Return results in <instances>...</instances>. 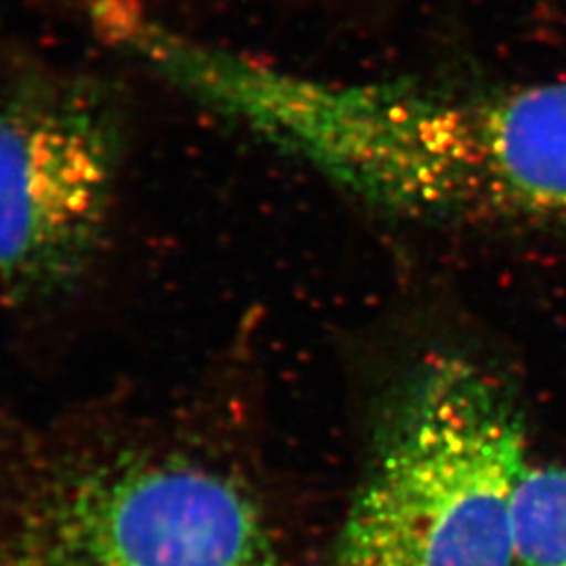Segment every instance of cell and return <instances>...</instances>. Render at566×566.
Instances as JSON below:
<instances>
[{
  "label": "cell",
  "instance_id": "obj_4",
  "mask_svg": "<svg viewBox=\"0 0 566 566\" xmlns=\"http://www.w3.org/2000/svg\"><path fill=\"white\" fill-rule=\"evenodd\" d=\"M122 160L120 122L86 82L23 84L0 103V296H72L102 256Z\"/></svg>",
  "mask_w": 566,
  "mask_h": 566
},
{
  "label": "cell",
  "instance_id": "obj_1",
  "mask_svg": "<svg viewBox=\"0 0 566 566\" xmlns=\"http://www.w3.org/2000/svg\"><path fill=\"white\" fill-rule=\"evenodd\" d=\"M124 44L376 208L472 223L566 219V81L453 88L313 78L147 18Z\"/></svg>",
  "mask_w": 566,
  "mask_h": 566
},
{
  "label": "cell",
  "instance_id": "obj_2",
  "mask_svg": "<svg viewBox=\"0 0 566 566\" xmlns=\"http://www.w3.org/2000/svg\"><path fill=\"white\" fill-rule=\"evenodd\" d=\"M0 566H290L227 453L139 426L0 430Z\"/></svg>",
  "mask_w": 566,
  "mask_h": 566
},
{
  "label": "cell",
  "instance_id": "obj_3",
  "mask_svg": "<svg viewBox=\"0 0 566 566\" xmlns=\"http://www.w3.org/2000/svg\"><path fill=\"white\" fill-rule=\"evenodd\" d=\"M525 416L483 365L434 355L382 407L324 566H514Z\"/></svg>",
  "mask_w": 566,
  "mask_h": 566
},
{
  "label": "cell",
  "instance_id": "obj_5",
  "mask_svg": "<svg viewBox=\"0 0 566 566\" xmlns=\"http://www.w3.org/2000/svg\"><path fill=\"white\" fill-rule=\"evenodd\" d=\"M514 566H566V460L526 472L514 516Z\"/></svg>",
  "mask_w": 566,
  "mask_h": 566
}]
</instances>
